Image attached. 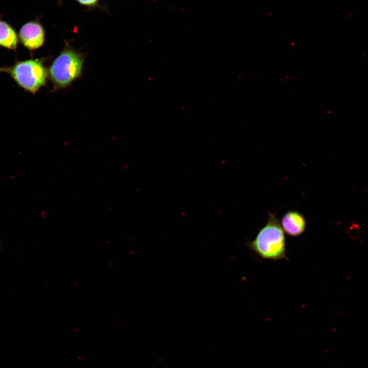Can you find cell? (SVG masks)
I'll return each mask as SVG.
<instances>
[{
	"label": "cell",
	"mask_w": 368,
	"mask_h": 368,
	"mask_svg": "<svg viewBox=\"0 0 368 368\" xmlns=\"http://www.w3.org/2000/svg\"><path fill=\"white\" fill-rule=\"evenodd\" d=\"M246 245L260 258L272 261L287 259L286 238L275 214L269 212L265 225Z\"/></svg>",
	"instance_id": "obj_1"
},
{
	"label": "cell",
	"mask_w": 368,
	"mask_h": 368,
	"mask_svg": "<svg viewBox=\"0 0 368 368\" xmlns=\"http://www.w3.org/2000/svg\"><path fill=\"white\" fill-rule=\"evenodd\" d=\"M85 58L84 54L70 45L64 47L48 69L52 91L67 88L82 77Z\"/></svg>",
	"instance_id": "obj_2"
},
{
	"label": "cell",
	"mask_w": 368,
	"mask_h": 368,
	"mask_svg": "<svg viewBox=\"0 0 368 368\" xmlns=\"http://www.w3.org/2000/svg\"><path fill=\"white\" fill-rule=\"evenodd\" d=\"M0 72L9 75L18 86L32 94L45 86L48 79V69L42 59L16 61L10 66H0Z\"/></svg>",
	"instance_id": "obj_3"
},
{
	"label": "cell",
	"mask_w": 368,
	"mask_h": 368,
	"mask_svg": "<svg viewBox=\"0 0 368 368\" xmlns=\"http://www.w3.org/2000/svg\"><path fill=\"white\" fill-rule=\"evenodd\" d=\"M18 37L24 47L30 51H34L43 45L45 31L43 26L38 21H29L21 27Z\"/></svg>",
	"instance_id": "obj_4"
},
{
	"label": "cell",
	"mask_w": 368,
	"mask_h": 368,
	"mask_svg": "<svg viewBox=\"0 0 368 368\" xmlns=\"http://www.w3.org/2000/svg\"><path fill=\"white\" fill-rule=\"evenodd\" d=\"M280 223L284 232L292 237L302 235L305 231L307 225L304 215L295 210L286 212Z\"/></svg>",
	"instance_id": "obj_5"
},
{
	"label": "cell",
	"mask_w": 368,
	"mask_h": 368,
	"mask_svg": "<svg viewBox=\"0 0 368 368\" xmlns=\"http://www.w3.org/2000/svg\"><path fill=\"white\" fill-rule=\"evenodd\" d=\"M18 37L13 27L7 21L0 19V47L11 50H16Z\"/></svg>",
	"instance_id": "obj_6"
},
{
	"label": "cell",
	"mask_w": 368,
	"mask_h": 368,
	"mask_svg": "<svg viewBox=\"0 0 368 368\" xmlns=\"http://www.w3.org/2000/svg\"><path fill=\"white\" fill-rule=\"evenodd\" d=\"M348 236L353 239H357L360 235V228L358 224H352L347 229Z\"/></svg>",
	"instance_id": "obj_7"
},
{
	"label": "cell",
	"mask_w": 368,
	"mask_h": 368,
	"mask_svg": "<svg viewBox=\"0 0 368 368\" xmlns=\"http://www.w3.org/2000/svg\"><path fill=\"white\" fill-rule=\"evenodd\" d=\"M78 2H79L80 4L85 5H93L98 1V0H77Z\"/></svg>",
	"instance_id": "obj_8"
}]
</instances>
